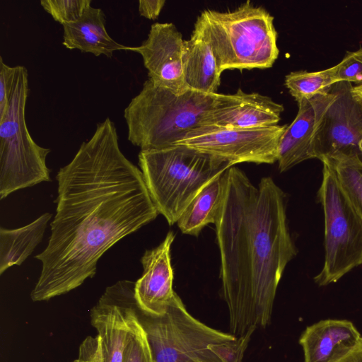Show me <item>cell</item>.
<instances>
[{
  "label": "cell",
  "mask_w": 362,
  "mask_h": 362,
  "mask_svg": "<svg viewBox=\"0 0 362 362\" xmlns=\"http://www.w3.org/2000/svg\"><path fill=\"white\" fill-rule=\"evenodd\" d=\"M56 179L51 235L35 257L42 270L30 293L34 302L65 294L93 278L105 252L159 214L141 170L120 150L109 117L97 124Z\"/></svg>",
  "instance_id": "6da1fadb"
},
{
  "label": "cell",
  "mask_w": 362,
  "mask_h": 362,
  "mask_svg": "<svg viewBox=\"0 0 362 362\" xmlns=\"http://www.w3.org/2000/svg\"><path fill=\"white\" fill-rule=\"evenodd\" d=\"M216 219L220 277L230 334L241 337L271 322L277 287L296 250L285 194L270 177L254 185L234 165L224 172Z\"/></svg>",
  "instance_id": "7a4b0ae2"
},
{
  "label": "cell",
  "mask_w": 362,
  "mask_h": 362,
  "mask_svg": "<svg viewBox=\"0 0 362 362\" xmlns=\"http://www.w3.org/2000/svg\"><path fill=\"white\" fill-rule=\"evenodd\" d=\"M153 362H243L252 332L241 337L207 326L187 310L177 294L161 315L136 305Z\"/></svg>",
  "instance_id": "3957f363"
},
{
  "label": "cell",
  "mask_w": 362,
  "mask_h": 362,
  "mask_svg": "<svg viewBox=\"0 0 362 362\" xmlns=\"http://www.w3.org/2000/svg\"><path fill=\"white\" fill-rule=\"evenodd\" d=\"M215 94L190 89L177 94L148 78L124 111L128 140L141 151L175 145L203 126Z\"/></svg>",
  "instance_id": "277c9868"
},
{
  "label": "cell",
  "mask_w": 362,
  "mask_h": 362,
  "mask_svg": "<svg viewBox=\"0 0 362 362\" xmlns=\"http://www.w3.org/2000/svg\"><path fill=\"white\" fill-rule=\"evenodd\" d=\"M139 165L158 213L170 226L204 186L233 166L183 145L141 151Z\"/></svg>",
  "instance_id": "5b68a950"
},
{
  "label": "cell",
  "mask_w": 362,
  "mask_h": 362,
  "mask_svg": "<svg viewBox=\"0 0 362 362\" xmlns=\"http://www.w3.org/2000/svg\"><path fill=\"white\" fill-rule=\"evenodd\" d=\"M220 73L266 69L279 54L274 16L250 1L233 10L203 11L200 15Z\"/></svg>",
  "instance_id": "8992f818"
},
{
  "label": "cell",
  "mask_w": 362,
  "mask_h": 362,
  "mask_svg": "<svg viewBox=\"0 0 362 362\" xmlns=\"http://www.w3.org/2000/svg\"><path fill=\"white\" fill-rule=\"evenodd\" d=\"M28 73L15 66V74L4 115L0 117V199L42 182H49L46 158L51 151L35 143L25 122Z\"/></svg>",
  "instance_id": "52a82bcc"
},
{
  "label": "cell",
  "mask_w": 362,
  "mask_h": 362,
  "mask_svg": "<svg viewBox=\"0 0 362 362\" xmlns=\"http://www.w3.org/2000/svg\"><path fill=\"white\" fill-rule=\"evenodd\" d=\"M323 163L318 191L325 216V263L315 277L319 286L339 281L362 264V218L344 191L333 168Z\"/></svg>",
  "instance_id": "ba28073f"
},
{
  "label": "cell",
  "mask_w": 362,
  "mask_h": 362,
  "mask_svg": "<svg viewBox=\"0 0 362 362\" xmlns=\"http://www.w3.org/2000/svg\"><path fill=\"white\" fill-rule=\"evenodd\" d=\"M134 283L120 280L106 288L90 313V323L98 335L83 340L79 358L88 362H123L137 321Z\"/></svg>",
  "instance_id": "9c48e42d"
},
{
  "label": "cell",
  "mask_w": 362,
  "mask_h": 362,
  "mask_svg": "<svg viewBox=\"0 0 362 362\" xmlns=\"http://www.w3.org/2000/svg\"><path fill=\"white\" fill-rule=\"evenodd\" d=\"M288 124L255 128L200 126L175 145H183L230 162L272 164L277 162L279 141Z\"/></svg>",
  "instance_id": "30bf717a"
},
{
  "label": "cell",
  "mask_w": 362,
  "mask_h": 362,
  "mask_svg": "<svg viewBox=\"0 0 362 362\" xmlns=\"http://www.w3.org/2000/svg\"><path fill=\"white\" fill-rule=\"evenodd\" d=\"M351 83H334L335 99L317 128L313 142V158L321 161L348 157L362 160V99Z\"/></svg>",
  "instance_id": "8fae6325"
},
{
  "label": "cell",
  "mask_w": 362,
  "mask_h": 362,
  "mask_svg": "<svg viewBox=\"0 0 362 362\" xmlns=\"http://www.w3.org/2000/svg\"><path fill=\"white\" fill-rule=\"evenodd\" d=\"M185 40L173 23L151 25L148 37L129 51L139 53L148 76L153 83L181 94L189 90L185 83L183 54Z\"/></svg>",
  "instance_id": "7c38bea8"
},
{
  "label": "cell",
  "mask_w": 362,
  "mask_h": 362,
  "mask_svg": "<svg viewBox=\"0 0 362 362\" xmlns=\"http://www.w3.org/2000/svg\"><path fill=\"white\" fill-rule=\"evenodd\" d=\"M282 104L259 93H216L214 105L204 125L223 128H255L279 124Z\"/></svg>",
  "instance_id": "4fadbf2b"
},
{
  "label": "cell",
  "mask_w": 362,
  "mask_h": 362,
  "mask_svg": "<svg viewBox=\"0 0 362 362\" xmlns=\"http://www.w3.org/2000/svg\"><path fill=\"white\" fill-rule=\"evenodd\" d=\"M174 239L175 233L169 231L158 246L146 250L141 259L144 272L134 283V298L139 308L149 314L165 313L177 294L170 257Z\"/></svg>",
  "instance_id": "5bb4252c"
},
{
  "label": "cell",
  "mask_w": 362,
  "mask_h": 362,
  "mask_svg": "<svg viewBox=\"0 0 362 362\" xmlns=\"http://www.w3.org/2000/svg\"><path fill=\"white\" fill-rule=\"evenodd\" d=\"M335 98L330 89L327 93L297 102V115L287 126L279 144L277 162L281 173L313 158L314 136L322 116Z\"/></svg>",
  "instance_id": "9a60e30c"
},
{
  "label": "cell",
  "mask_w": 362,
  "mask_h": 362,
  "mask_svg": "<svg viewBox=\"0 0 362 362\" xmlns=\"http://www.w3.org/2000/svg\"><path fill=\"white\" fill-rule=\"evenodd\" d=\"M361 335L352 322L328 319L305 328L299 338L304 362H339Z\"/></svg>",
  "instance_id": "2e32d148"
},
{
  "label": "cell",
  "mask_w": 362,
  "mask_h": 362,
  "mask_svg": "<svg viewBox=\"0 0 362 362\" xmlns=\"http://www.w3.org/2000/svg\"><path fill=\"white\" fill-rule=\"evenodd\" d=\"M183 71L188 89L209 95L217 93L221 74L199 16L189 38L185 40Z\"/></svg>",
  "instance_id": "e0dca14e"
},
{
  "label": "cell",
  "mask_w": 362,
  "mask_h": 362,
  "mask_svg": "<svg viewBox=\"0 0 362 362\" xmlns=\"http://www.w3.org/2000/svg\"><path fill=\"white\" fill-rule=\"evenodd\" d=\"M105 23L103 10L90 6L79 19L62 25L63 45L69 49L109 58L116 51H129L130 47L117 42L109 35Z\"/></svg>",
  "instance_id": "ac0fdd59"
},
{
  "label": "cell",
  "mask_w": 362,
  "mask_h": 362,
  "mask_svg": "<svg viewBox=\"0 0 362 362\" xmlns=\"http://www.w3.org/2000/svg\"><path fill=\"white\" fill-rule=\"evenodd\" d=\"M52 214L45 213L26 226L0 228V274L13 265H21L42 241Z\"/></svg>",
  "instance_id": "d6986e66"
},
{
  "label": "cell",
  "mask_w": 362,
  "mask_h": 362,
  "mask_svg": "<svg viewBox=\"0 0 362 362\" xmlns=\"http://www.w3.org/2000/svg\"><path fill=\"white\" fill-rule=\"evenodd\" d=\"M224 173L204 186L185 209L177 222L181 232L198 236L209 223H215L221 204Z\"/></svg>",
  "instance_id": "ffe728a7"
},
{
  "label": "cell",
  "mask_w": 362,
  "mask_h": 362,
  "mask_svg": "<svg viewBox=\"0 0 362 362\" xmlns=\"http://www.w3.org/2000/svg\"><path fill=\"white\" fill-rule=\"evenodd\" d=\"M334 83L332 67L319 71H292L285 76L284 81L285 86L296 102L327 93Z\"/></svg>",
  "instance_id": "44dd1931"
},
{
  "label": "cell",
  "mask_w": 362,
  "mask_h": 362,
  "mask_svg": "<svg viewBox=\"0 0 362 362\" xmlns=\"http://www.w3.org/2000/svg\"><path fill=\"white\" fill-rule=\"evenodd\" d=\"M330 165L355 209L362 218V160L358 157L324 160Z\"/></svg>",
  "instance_id": "7402d4cb"
},
{
  "label": "cell",
  "mask_w": 362,
  "mask_h": 362,
  "mask_svg": "<svg viewBox=\"0 0 362 362\" xmlns=\"http://www.w3.org/2000/svg\"><path fill=\"white\" fill-rule=\"evenodd\" d=\"M90 0H42L40 5L62 25L79 19L90 6Z\"/></svg>",
  "instance_id": "603a6c76"
},
{
  "label": "cell",
  "mask_w": 362,
  "mask_h": 362,
  "mask_svg": "<svg viewBox=\"0 0 362 362\" xmlns=\"http://www.w3.org/2000/svg\"><path fill=\"white\" fill-rule=\"evenodd\" d=\"M336 83L345 81L362 84V47L346 52L342 60L332 66Z\"/></svg>",
  "instance_id": "cb8c5ba5"
},
{
  "label": "cell",
  "mask_w": 362,
  "mask_h": 362,
  "mask_svg": "<svg viewBox=\"0 0 362 362\" xmlns=\"http://www.w3.org/2000/svg\"><path fill=\"white\" fill-rule=\"evenodd\" d=\"M123 362H153L146 334L138 318L127 341Z\"/></svg>",
  "instance_id": "d4e9b609"
},
{
  "label": "cell",
  "mask_w": 362,
  "mask_h": 362,
  "mask_svg": "<svg viewBox=\"0 0 362 362\" xmlns=\"http://www.w3.org/2000/svg\"><path fill=\"white\" fill-rule=\"evenodd\" d=\"M15 74V66H10L4 62L0 57V117L5 113L11 88Z\"/></svg>",
  "instance_id": "484cf974"
},
{
  "label": "cell",
  "mask_w": 362,
  "mask_h": 362,
  "mask_svg": "<svg viewBox=\"0 0 362 362\" xmlns=\"http://www.w3.org/2000/svg\"><path fill=\"white\" fill-rule=\"evenodd\" d=\"M165 4V0H140L139 13L147 19L155 20L159 16Z\"/></svg>",
  "instance_id": "4316f807"
},
{
  "label": "cell",
  "mask_w": 362,
  "mask_h": 362,
  "mask_svg": "<svg viewBox=\"0 0 362 362\" xmlns=\"http://www.w3.org/2000/svg\"><path fill=\"white\" fill-rule=\"evenodd\" d=\"M339 362H362V337L354 348Z\"/></svg>",
  "instance_id": "83f0119b"
},
{
  "label": "cell",
  "mask_w": 362,
  "mask_h": 362,
  "mask_svg": "<svg viewBox=\"0 0 362 362\" xmlns=\"http://www.w3.org/2000/svg\"><path fill=\"white\" fill-rule=\"evenodd\" d=\"M353 92L362 99V84L354 86Z\"/></svg>",
  "instance_id": "f1b7e54d"
},
{
  "label": "cell",
  "mask_w": 362,
  "mask_h": 362,
  "mask_svg": "<svg viewBox=\"0 0 362 362\" xmlns=\"http://www.w3.org/2000/svg\"><path fill=\"white\" fill-rule=\"evenodd\" d=\"M74 362H88V361L78 357V359L75 360Z\"/></svg>",
  "instance_id": "f546056e"
}]
</instances>
